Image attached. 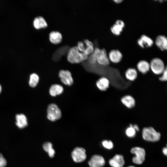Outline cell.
<instances>
[{
    "mask_svg": "<svg viewBox=\"0 0 167 167\" xmlns=\"http://www.w3.org/2000/svg\"><path fill=\"white\" fill-rule=\"evenodd\" d=\"M132 126L136 131H139V128L138 126L136 124L132 125Z\"/></svg>",
    "mask_w": 167,
    "mask_h": 167,
    "instance_id": "31",
    "label": "cell"
},
{
    "mask_svg": "<svg viewBox=\"0 0 167 167\" xmlns=\"http://www.w3.org/2000/svg\"><path fill=\"white\" fill-rule=\"evenodd\" d=\"M131 152L135 155L132 158V161L135 164L141 165L144 161L146 152L143 148L139 147H134L131 149Z\"/></svg>",
    "mask_w": 167,
    "mask_h": 167,
    "instance_id": "5",
    "label": "cell"
},
{
    "mask_svg": "<svg viewBox=\"0 0 167 167\" xmlns=\"http://www.w3.org/2000/svg\"><path fill=\"white\" fill-rule=\"evenodd\" d=\"M2 89V87H1V85L0 84V93L1 92Z\"/></svg>",
    "mask_w": 167,
    "mask_h": 167,
    "instance_id": "34",
    "label": "cell"
},
{
    "mask_svg": "<svg viewBox=\"0 0 167 167\" xmlns=\"http://www.w3.org/2000/svg\"><path fill=\"white\" fill-rule=\"evenodd\" d=\"M39 79V76L36 73L31 74L30 76L29 84L30 87L34 88L37 85Z\"/></svg>",
    "mask_w": 167,
    "mask_h": 167,
    "instance_id": "24",
    "label": "cell"
},
{
    "mask_svg": "<svg viewBox=\"0 0 167 167\" xmlns=\"http://www.w3.org/2000/svg\"><path fill=\"white\" fill-rule=\"evenodd\" d=\"M156 45L161 51L167 49V38L164 35H159L156 38L155 40Z\"/></svg>",
    "mask_w": 167,
    "mask_h": 167,
    "instance_id": "14",
    "label": "cell"
},
{
    "mask_svg": "<svg viewBox=\"0 0 167 167\" xmlns=\"http://www.w3.org/2000/svg\"><path fill=\"white\" fill-rule=\"evenodd\" d=\"M122 103L126 108L129 109L132 108L135 105V99L130 95H125L122 97L121 100Z\"/></svg>",
    "mask_w": 167,
    "mask_h": 167,
    "instance_id": "16",
    "label": "cell"
},
{
    "mask_svg": "<svg viewBox=\"0 0 167 167\" xmlns=\"http://www.w3.org/2000/svg\"><path fill=\"white\" fill-rule=\"evenodd\" d=\"M142 135L143 138L144 140L151 142L158 141L161 136L160 133L152 127L143 128Z\"/></svg>",
    "mask_w": 167,
    "mask_h": 167,
    "instance_id": "3",
    "label": "cell"
},
{
    "mask_svg": "<svg viewBox=\"0 0 167 167\" xmlns=\"http://www.w3.org/2000/svg\"><path fill=\"white\" fill-rule=\"evenodd\" d=\"M138 71L143 74L147 73L150 70V63L145 60L139 61L137 64Z\"/></svg>",
    "mask_w": 167,
    "mask_h": 167,
    "instance_id": "17",
    "label": "cell"
},
{
    "mask_svg": "<svg viewBox=\"0 0 167 167\" xmlns=\"http://www.w3.org/2000/svg\"><path fill=\"white\" fill-rule=\"evenodd\" d=\"M62 38L61 33L58 31H53L49 34V39L52 43L57 44L60 43Z\"/></svg>",
    "mask_w": 167,
    "mask_h": 167,
    "instance_id": "21",
    "label": "cell"
},
{
    "mask_svg": "<svg viewBox=\"0 0 167 167\" xmlns=\"http://www.w3.org/2000/svg\"><path fill=\"white\" fill-rule=\"evenodd\" d=\"M162 152L166 156L167 155V148L164 147L162 149Z\"/></svg>",
    "mask_w": 167,
    "mask_h": 167,
    "instance_id": "32",
    "label": "cell"
},
{
    "mask_svg": "<svg viewBox=\"0 0 167 167\" xmlns=\"http://www.w3.org/2000/svg\"><path fill=\"white\" fill-rule=\"evenodd\" d=\"M102 144L104 147L108 149H111L113 147V143L110 140H104L102 141Z\"/></svg>",
    "mask_w": 167,
    "mask_h": 167,
    "instance_id": "27",
    "label": "cell"
},
{
    "mask_svg": "<svg viewBox=\"0 0 167 167\" xmlns=\"http://www.w3.org/2000/svg\"><path fill=\"white\" fill-rule=\"evenodd\" d=\"M123 0H113V1L115 3L118 4L122 2Z\"/></svg>",
    "mask_w": 167,
    "mask_h": 167,
    "instance_id": "33",
    "label": "cell"
},
{
    "mask_svg": "<svg viewBox=\"0 0 167 167\" xmlns=\"http://www.w3.org/2000/svg\"><path fill=\"white\" fill-rule=\"evenodd\" d=\"M109 163L112 167H123L125 161L122 155L116 154L109 160Z\"/></svg>",
    "mask_w": 167,
    "mask_h": 167,
    "instance_id": "13",
    "label": "cell"
},
{
    "mask_svg": "<svg viewBox=\"0 0 167 167\" xmlns=\"http://www.w3.org/2000/svg\"><path fill=\"white\" fill-rule=\"evenodd\" d=\"M90 54L88 59L91 64H94L97 62L100 65L104 66H107L109 64L108 55L104 49H101L96 47Z\"/></svg>",
    "mask_w": 167,
    "mask_h": 167,
    "instance_id": "1",
    "label": "cell"
},
{
    "mask_svg": "<svg viewBox=\"0 0 167 167\" xmlns=\"http://www.w3.org/2000/svg\"><path fill=\"white\" fill-rule=\"evenodd\" d=\"M125 76L127 80L131 81H134L138 76L137 71L134 68H129L125 72Z\"/></svg>",
    "mask_w": 167,
    "mask_h": 167,
    "instance_id": "22",
    "label": "cell"
},
{
    "mask_svg": "<svg viewBox=\"0 0 167 167\" xmlns=\"http://www.w3.org/2000/svg\"><path fill=\"white\" fill-rule=\"evenodd\" d=\"M161 75L159 78V80L162 81H166L167 80V67Z\"/></svg>",
    "mask_w": 167,
    "mask_h": 167,
    "instance_id": "28",
    "label": "cell"
},
{
    "mask_svg": "<svg viewBox=\"0 0 167 167\" xmlns=\"http://www.w3.org/2000/svg\"><path fill=\"white\" fill-rule=\"evenodd\" d=\"M88 163L90 167H103L105 164V161L102 156L95 155L91 157Z\"/></svg>",
    "mask_w": 167,
    "mask_h": 167,
    "instance_id": "10",
    "label": "cell"
},
{
    "mask_svg": "<svg viewBox=\"0 0 167 167\" xmlns=\"http://www.w3.org/2000/svg\"><path fill=\"white\" fill-rule=\"evenodd\" d=\"M77 46L80 51L87 55L92 53L94 49L93 43L87 39L79 41Z\"/></svg>",
    "mask_w": 167,
    "mask_h": 167,
    "instance_id": "7",
    "label": "cell"
},
{
    "mask_svg": "<svg viewBox=\"0 0 167 167\" xmlns=\"http://www.w3.org/2000/svg\"><path fill=\"white\" fill-rule=\"evenodd\" d=\"M116 24H118V25H119L122 27L123 28H124V27L125 26V24L124 22L120 19H118L115 22V23Z\"/></svg>",
    "mask_w": 167,
    "mask_h": 167,
    "instance_id": "30",
    "label": "cell"
},
{
    "mask_svg": "<svg viewBox=\"0 0 167 167\" xmlns=\"http://www.w3.org/2000/svg\"><path fill=\"white\" fill-rule=\"evenodd\" d=\"M33 25L36 29L44 28L47 26V24L43 17L40 16L36 17L33 21Z\"/></svg>",
    "mask_w": 167,
    "mask_h": 167,
    "instance_id": "20",
    "label": "cell"
},
{
    "mask_svg": "<svg viewBox=\"0 0 167 167\" xmlns=\"http://www.w3.org/2000/svg\"><path fill=\"white\" fill-rule=\"evenodd\" d=\"M6 165V161L1 153H0V167H5Z\"/></svg>",
    "mask_w": 167,
    "mask_h": 167,
    "instance_id": "29",
    "label": "cell"
},
{
    "mask_svg": "<svg viewBox=\"0 0 167 167\" xmlns=\"http://www.w3.org/2000/svg\"><path fill=\"white\" fill-rule=\"evenodd\" d=\"M125 134L129 138H133L135 135L136 131L132 126V125L131 124L129 127L125 130Z\"/></svg>",
    "mask_w": 167,
    "mask_h": 167,
    "instance_id": "26",
    "label": "cell"
},
{
    "mask_svg": "<svg viewBox=\"0 0 167 167\" xmlns=\"http://www.w3.org/2000/svg\"><path fill=\"white\" fill-rule=\"evenodd\" d=\"M96 84L97 88L100 90L105 91L109 86L110 81L107 78L102 77L96 81Z\"/></svg>",
    "mask_w": 167,
    "mask_h": 167,
    "instance_id": "15",
    "label": "cell"
},
{
    "mask_svg": "<svg viewBox=\"0 0 167 167\" xmlns=\"http://www.w3.org/2000/svg\"><path fill=\"white\" fill-rule=\"evenodd\" d=\"M71 156L73 160L75 162H83L86 158V151L83 148L76 147L72 152Z\"/></svg>",
    "mask_w": 167,
    "mask_h": 167,
    "instance_id": "8",
    "label": "cell"
},
{
    "mask_svg": "<svg viewBox=\"0 0 167 167\" xmlns=\"http://www.w3.org/2000/svg\"><path fill=\"white\" fill-rule=\"evenodd\" d=\"M128 167H135L133 166H132V165H131V166H128Z\"/></svg>",
    "mask_w": 167,
    "mask_h": 167,
    "instance_id": "35",
    "label": "cell"
},
{
    "mask_svg": "<svg viewBox=\"0 0 167 167\" xmlns=\"http://www.w3.org/2000/svg\"><path fill=\"white\" fill-rule=\"evenodd\" d=\"M63 91V88L62 86L58 84L52 85L49 89L50 95L53 96L61 94Z\"/></svg>",
    "mask_w": 167,
    "mask_h": 167,
    "instance_id": "19",
    "label": "cell"
},
{
    "mask_svg": "<svg viewBox=\"0 0 167 167\" xmlns=\"http://www.w3.org/2000/svg\"><path fill=\"white\" fill-rule=\"evenodd\" d=\"M137 42L138 45L142 48L151 47L154 44L153 40L145 34L142 35L138 39Z\"/></svg>",
    "mask_w": 167,
    "mask_h": 167,
    "instance_id": "11",
    "label": "cell"
},
{
    "mask_svg": "<svg viewBox=\"0 0 167 167\" xmlns=\"http://www.w3.org/2000/svg\"><path fill=\"white\" fill-rule=\"evenodd\" d=\"M61 112L58 106L55 104H49L47 109L48 119L51 121H55L61 117Z\"/></svg>",
    "mask_w": 167,
    "mask_h": 167,
    "instance_id": "6",
    "label": "cell"
},
{
    "mask_svg": "<svg viewBox=\"0 0 167 167\" xmlns=\"http://www.w3.org/2000/svg\"><path fill=\"white\" fill-rule=\"evenodd\" d=\"M149 63L150 70L157 75H161L166 67L163 60L158 58H153Z\"/></svg>",
    "mask_w": 167,
    "mask_h": 167,
    "instance_id": "4",
    "label": "cell"
},
{
    "mask_svg": "<svg viewBox=\"0 0 167 167\" xmlns=\"http://www.w3.org/2000/svg\"><path fill=\"white\" fill-rule=\"evenodd\" d=\"M123 28L119 25L115 23L111 27L110 30L112 33L117 36L121 34Z\"/></svg>",
    "mask_w": 167,
    "mask_h": 167,
    "instance_id": "25",
    "label": "cell"
},
{
    "mask_svg": "<svg viewBox=\"0 0 167 167\" xmlns=\"http://www.w3.org/2000/svg\"><path fill=\"white\" fill-rule=\"evenodd\" d=\"M88 57V55L80 51L78 46H75L71 47L69 50L67 59L71 63H79L87 59Z\"/></svg>",
    "mask_w": 167,
    "mask_h": 167,
    "instance_id": "2",
    "label": "cell"
},
{
    "mask_svg": "<svg viewBox=\"0 0 167 167\" xmlns=\"http://www.w3.org/2000/svg\"><path fill=\"white\" fill-rule=\"evenodd\" d=\"M15 118L16 125L19 128H23L27 126V118L24 114H17L16 115Z\"/></svg>",
    "mask_w": 167,
    "mask_h": 167,
    "instance_id": "18",
    "label": "cell"
},
{
    "mask_svg": "<svg viewBox=\"0 0 167 167\" xmlns=\"http://www.w3.org/2000/svg\"><path fill=\"white\" fill-rule=\"evenodd\" d=\"M43 147L44 150L48 152L50 157H53L54 156L55 152L52 148L51 143L49 142L45 143L43 145Z\"/></svg>",
    "mask_w": 167,
    "mask_h": 167,
    "instance_id": "23",
    "label": "cell"
},
{
    "mask_svg": "<svg viewBox=\"0 0 167 167\" xmlns=\"http://www.w3.org/2000/svg\"><path fill=\"white\" fill-rule=\"evenodd\" d=\"M58 75L61 82L64 84L71 86L73 83V80L71 72L67 70H61Z\"/></svg>",
    "mask_w": 167,
    "mask_h": 167,
    "instance_id": "9",
    "label": "cell"
},
{
    "mask_svg": "<svg viewBox=\"0 0 167 167\" xmlns=\"http://www.w3.org/2000/svg\"><path fill=\"white\" fill-rule=\"evenodd\" d=\"M108 55L110 62L114 63H118L121 61L123 58L122 53L118 49L111 50Z\"/></svg>",
    "mask_w": 167,
    "mask_h": 167,
    "instance_id": "12",
    "label": "cell"
}]
</instances>
